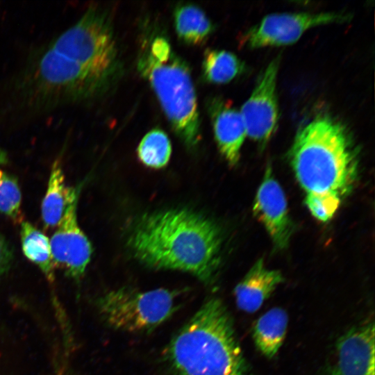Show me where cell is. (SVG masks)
I'll return each mask as SVG.
<instances>
[{
    "label": "cell",
    "instance_id": "cell-18",
    "mask_svg": "<svg viewBox=\"0 0 375 375\" xmlns=\"http://www.w3.org/2000/svg\"><path fill=\"white\" fill-rule=\"evenodd\" d=\"M20 240L24 256L40 269L49 282H53L55 266L49 238L32 224L22 221Z\"/></svg>",
    "mask_w": 375,
    "mask_h": 375
},
{
    "label": "cell",
    "instance_id": "cell-5",
    "mask_svg": "<svg viewBox=\"0 0 375 375\" xmlns=\"http://www.w3.org/2000/svg\"><path fill=\"white\" fill-rule=\"evenodd\" d=\"M113 84L122 64L112 22L106 11L91 7L49 45Z\"/></svg>",
    "mask_w": 375,
    "mask_h": 375
},
{
    "label": "cell",
    "instance_id": "cell-11",
    "mask_svg": "<svg viewBox=\"0 0 375 375\" xmlns=\"http://www.w3.org/2000/svg\"><path fill=\"white\" fill-rule=\"evenodd\" d=\"M253 212L262 224L277 249H285L292 233L285 193L274 178L272 168L265 170L264 178L254 199Z\"/></svg>",
    "mask_w": 375,
    "mask_h": 375
},
{
    "label": "cell",
    "instance_id": "cell-15",
    "mask_svg": "<svg viewBox=\"0 0 375 375\" xmlns=\"http://www.w3.org/2000/svg\"><path fill=\"white\" fill-rule=\"evenodd\" d=\"M174 28L181 41L198 46L204 43L214 31V26L205 12L191 3H180L173 11Z\"/></svg>",
    "mask_w": 375,
    "mask_h": 375
},
{
    "label": "cell",
    "instance_id": "cell-9",
    "mask_svg": "<svg viewBox=\"0 0 375 375\" xmlns=\"http://www.w3.org/2000/svg\"><path fill=\"white\" fill-rule=\"evenodd\" d=\"M80 189L69 187L65 211L49 240L54 266L74 280H79L85 274L92 253L91 244L78 222Z\"/></svg>",
    "mask_w": 375,
    "mask_h": 375
},
{
    "label": "cell",
    "instance_id": "cell-16",
    "mask_svg": "<svg viewBox=\"0 0 375 375\" xmlns=\"http://www.w3.org/2000/svg\"><path fill=\"white\" fill-rule=\"evenodd\" d=\"M286 311L274 307L261 315L253 328V340L257 349L265 357L273 358L281 348L286 334Z\"/></svg>",
    "mask_w": 375,
    "mask_h": 375
},
{
    "label": "cell",
    "instance_id": "cell-24",
    "mask_svg": "<svg viewBox=\"0 0 375 375\" xmlns=\"http://www.w3.org/2000/svg\"><path fill=\"white\" fill-rule=\"evenodd\" d=\"M47 375H62V372L60 367L57 368L53 372Z\"/></svg>",
    "mask_w": 375,
    "mask_h": 375
},
{
    "label": "cell",
    "instance_id": "cell-1",
    "mask_svg": "<svg viewBox=\"0 0 375 375\" xmlns=\"http://www.w3.org/2000/svg\"><path fill=\"white\" fill-rule=\"evenodd\" d=\"M126 244L143 265L190 273L206 285L215 281L222 235L210 219L185 208L145 213L131 226Z\"/></svg>",
    "mask_w": 375,
    "mask_h": 375
},
{
    "label": "cell",
    "instance_id": "cell-2",
    "mask_svg": "<svg viewBox=\"0 0 375 375\" xmlns=\"http://www.w3.org/2000/svg\"><path fill=\"white\" fill-rule=\"evenodd\" d=\"M289 158L306 194H330L342 200L357 178L358 151L352 135L329 114L317 115L298 129Z\"/></svg>",
    "mask_w": 375,
    "mask_h": 375
},
{
    "label": "cell",
    "instance_id": "cell-17",
    "mask_svg": "<svg viewBox=\"0 0 375 375\" xmlns=\"http://www.w3.org/2000/svg\"><path fill=\"white\" fill-rule=\"evenodd\" d=\"M202 78L212 84H226L247 72V65L234 53L217 49H207L202 60Z\"/></svg>",
    "mask_w": 375,
    "mask_h": 375
},
{
    "label": "cell",
    "instance_id": "cell-14",
    "mask_svg": "<svg viewBox=\"0 0 375 375\" xmlns=\"http://www.w3.org/2000/svg\"><path fill=\"white\" fill-rule=\"evenodd\" d=\"M283 280L280 271L268 269L263 259H258L234 289L238 307L255 312Z\"/></svg>",
    "mask_w": 375,
    "mask_h": 375
},
{
    "label": "cell",
    "instance_id": "cell-4",
    "mask_svg": "<svg viewBox=\"0 0 375 375\" xmlns=\"http://www.w3.org/2000/svg\"><path fill=\"white\" fill-rule=\"evenodd\" d=\"M137 69L153 90L172 128L186 147L201 140L197 99L191 72L162 34L145 36L140 45Z\"/></svg>",
    "mask_w": 375,
    "mask_h": 375
},
{
    "label": "cell",
    "instance_id": "cell-8",
    "mask_svg": "<svg viewBox=\"0 0 375 375\" xmlns=\"http://www.w3.org/2000/svg\"><path fill=\"white\" fill-rule=\"evenodd\" d=\"M351 17L343 12H272L247 29L242 34L240 44L248 49L292 44L310 28L346 22Z\"/></svg>",
    "mask_w": 375,
    "mask_h": 375
},
{
    "label": "cell",
    "instance_id": "cell-3",
    "mask_svg": "<svg viewBox=\"0 0 375 375\" xmlns=\"http://www.w3.org/2000/svg\"><path fill=\"white\" fill-rule=\"evenodd\" d=\"M165 360L173 375H249L232 318L217 297L206 300L174 335Z\"/></svg>",
    "mask_w": 375,
    "mask_h": 375
},
{
    "label": "cell",
    "instance_id": "cell-19",
    "mask_svg": "<svg viewBox=\"0 0 375 375\" xmlns=\"http://www.w3.org/2000/svg\"><path fill=\"white\" fill-rule=\"evenodd\" d=\"M68 189L62 166L56 161L41 206L42 219L46 228H55L61 220L67 206Z\"/></svg>",
    "mask_w": 375,
    "mask_h": 375
},
{
    "label": "cell",
    "instance_id": "cell-23",
    "mask_svg": "<svg viewBox=\"0 0 375 375\" xmlns=\"http://www.w3.org/2000/svg\"><path fill=\"white\" fill-rule=\"evenodd\" d=\"M13 259L14 253L11 245L0 233V278L10 270Z\"/></svg>",
    "mask_w": 375,
    "mask_h": 375
},
{
    "label": "cell",
    "instance_id": "cell-6",
    "mask_svg": "<svg viewBox=\"0 0 375 375\" xmlns=\"http://www.w3.org/2000/svg\"><path fill=\"white\" fill-rule=\"evenodd\" d=\"M25 89L47 102L70 103L102 94L111 85L79 62L49 46L28 69Z\"/></svg>",
    "mask_w": 375,
    "mask_h": 375
},
{
    "label": "cell",
    "instance_id": "cell-10",
    "mask_svg": "<svg viewBox=\"0 0 375 375\" xmlns=\"http://www.w3.org/2000/svg\"><path fill=\"white\" fill-rule=\"evenodd\" d=\"M280 63L279 55L270 60L240 110L247 135L262 146L269 142L278 127L277 80Z\"/></svg>",
    "mask_w": 375,
    "mask_h": 375
},
{
    "label": "cell",
    "instance_id": "cell-20",
    "mask_svg": "<svg viewBox=\"0 0 375 375\" xmlns=\"http://www.w3.org/2000/svg\"><path fill=\"white\" fill-rule=\"evenodd\" d=\"M137 153L144 165L153 169L162 168L167 165L171 156L170 140L162 130L152 129L141 140Z\"/></svg>",
    "mask_w": 375,
    "mask_h": 375
},
{
    "label": "cell",
    "instance_id": "cell-7",
    "mask_svg": "<svg viewBox=\"0 0 375 375\" xmlns=\"http://www.w3.org/2000/svg\"><path fill=\"white\" fill-rule=\"evenodd\" d=\"M177 295L176 291L165 288L142 292L121 288L99 296L94 304L109 326L131 333H147L177 310Z\"/></svg>",
    "mask_w": 375,
    "mask_h": 375
},
{
    "label": "cell",
    "instance_id": "cell-12",
    "mask_svg": "<svg viewBox=\"0 0 375 375\" xmlns=\"http://www.w3.org/2000/svg\"><path fill=\"white\" fill-rule=\"evenodd\" d=\"M374 324L367 322L338 338L329 375H374Z\"/></svg>",
    "mask_w": 375,
    "mask_h": 375
},
{
    "label": "cell",
    "instance_id": "cell-22",
    "mask_svg": "<svg viewBox=\"0 0 375 375\" xmlns=\"http://www.w3.org/2000/svg\"><path fill=\"white\" fill-rule=\"evenodd\" d=\"M342 200L330 194H306L305 203L313 217L320 222L330 220Z\"/></svg>",
    "mask_w": 375,
    "mask_h": 375
},
{
    "label": "cell",
    "instance_id": "cell-13",
    "mask_svg": "<svg viewBox=\"0 0 375 375\" xmlns=\"http://www.w3.org/2000/svg\"><path fill=\"white\" fill-rule=\"evenodd\" d=\"M206 108L218 149L229 165H235L247 137L240 110L231 101L218 96L210 98Z\"/></svg>",
    "mask_w": 375,
    "mask_h": 375
},
{
    "label": "cell",
    "instance_id": "cell-21",
    "mask_svg": "<svg viewBox=\"0 0 375 375\" xmlns=\"http://www.w3.org/2000/svg\"><path fill=\"white\" fill-rule=\"evenodd\" d=\"M22 193L17 181L0 169V212L15 223L22 222Z\"/></svg>",
    "mask_w": 375,
    "mask_h": 375
}]
</instances>
